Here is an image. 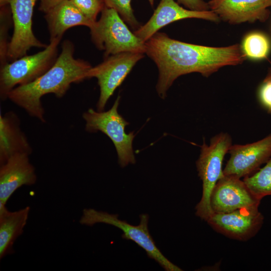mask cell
Returning a JSON list of instances; mask_svg holds the SVG:
<instances>
[{"mask_svg": "<svg viewBox=\"0 0 271 271\" xmlns=\"http://www.w3.org/2000/svg\"><path fill=\"white\" fill-rule=\"evenodd\" d=\"M140 53L124 52L109 56L89 69L87 79L95 77L100 88L97 110L102 111L109 98L136 64L144 57Z\"/></svg>", "mask_w": 271, "mask_h": 271, "instance_id": "ba28073f", "label": "cell"}, {"mask_svg": "<svg viewBox=\"0 0 271 271\" xmlns=\"http://www.w3.org/2000/svg\"><path fill=\"white\" fill-rule=\"evenodd\" d=\"M260 201L240 178L224 175L212 191L210 206L212 213H227L243 208L258 207Z\"/></svg>", "mask_w": 271, "mask_h": 271, "instance_id": "7c38bea8", "label": "cell"}, {"mask_svg": "<svg viewBox=\"0 0 271 271\" xmlns=\"http://www.w3.org/2000/svg\"><path fill=\"white\" fill-rule=\"evenodd\" d=\"M232 142L229 134L221 132L213 137L208 145L204 140L200 146V153L196 166L202 182V193L195 207V214L204 221L212 213L211 194L218 181L224 176L223 161L232 145Z\"/></svg>", "mask_w": 271, "mask_h": 271, "instance_id": "3957f363", "label": "cell"}, {"mask_svg": "<svg viewBox=\"0 0 271 271\" xmlns=\"http://www.w3.org/2000/svg\"><path fill=\"white\" fill-rule=\"evenodd\" d=\"M223 174L239 178L257 171L271 158V133L257 142L245 145H232Z\"/></svg>", "mask_w": 271, "mask_h": 271, "instance_id": "8fae6325", "label": "cell"}, {"mask_svg": "<svg viewBox=\"0 0 271 271\" xmlns=\"http://www.w3.org/2000/svg\"><path fill=\"white\" fill-rule=\"evenodd\" d=\"M75 6L90 20L96 22L98 14L105 7L104 0H71Z\"/></svg>", "mask_w": 271, "mask_h": 271, "instance_id": "603a6c76", "label": "cell"}, {"mask_svg": "<svg viewBox=\"0 0 271 271\" xmlns=\"http://www.w3.org/2000/svg\"><path fill=\"white\" fill-rule=\"evenodd\" d=\"M32 148L20 127L18 116L10 111L0 114V165L17 154L30 155Z\"/></svg>", "mask_w": 271, "mask_h": 271, "instance_id": "2e32d148", "label": "cell"}, {"mask_svg": "<svg viewBox=\"0 0 271 271\" xmlns=\"http://www.w3.org/2000/svg\"><path fill=\"white\" fill-rule=\"evenodd\" d=\"M117 214L98 211L94 209H84L79 220L84 225L92 226L96 223H105L114 226L122 231L123 239L134 242L142 248L148 256L155 260L166 271H182L180 267L167 259L157 246L148 228L149 217L147 214L140 216L138 225L129 224L125 220L118 218Z\"/></svg>", "mask_w": 271, "mask_h": 271, "instance_id": "8992f818", "label": "cell"}, {"mask_svg": "<svg viewBox=\"0 0 271 271\" xmlns=\"http://www.w3.org/2000/svg\"><path fill=\"white\" fill-rule=\"evenodd\" d=\"M145 53L158 69L156 90L163 99L181 75L197 72L207 77L224 66L240 64L246 58L237 44L222 47L206 46L174 40L160 32L145 42Z\"/></svg>", "mask_w": 271, "mask_h": 271, "instance_id": "6da1fadb", "label": "cell"}, {"mask_svg": "<svg viewBox=\"0 0 271 271\" xmlns=\"http://www.w3.org/2000/svg\"><path fill=\"white\" fill-rule=\"evenodd\" d=\"M120 97L118 96L111 108L106 111L89 108L82 114L85 130L89 132L101 131L108 136L115 148L118 162L121 168L136 163L132 149L135 137L133 131L127 133L125 126L129 123L118 112Z\"/></svg>", "mask_w": 271, "mask_h": 271, "instance_id": "52a82bcc", "label": "cell"}, {"mask_svg": "<svg viewBox=\"0 0 271 271\" xmlns=\"http://www.w3.org/2000/svg\"><path fill=\"white\" fill-rule=\"evenodd\" d=\"M114 10L104 7L100 17L90 28L91 39L104 56L124 53H145V42L132 33Z\"/></svg>", "mask_w": 271, "mask_h": 271, "instance_id": "277c9868", "label": "cell"}, {"mask_svg": "<svg viewBox=\"0 0 271 271\" xmlns=\"http://www.w3.org/2000/svg\"><path fill=\"white\" fill-rule=\"evenodd\" d=\"M30 207L27 206L11 212L6 205L0 203V258L14 253L13 246L24 231Z\"/></svg>", "mask_w": 271, "mask_h": 271, "instance_id": "ac0fdd59", "label": "cell"}, {"mask_svg": "<svg viewBox=\"0 0 271 271\" xmlns=\"http://www.w3.org/2000/svg\"><path fill=\"white\" fill-rule=\"evenodd\" d=\"M150 4L151 5V6L152 7H153L154 6V0H148Z\"/></svg>", "mask_w": 271, "mask_h": 271, "instance_id": "4316f807", "label": "cell"}, {"mask_svg": "<svg viewBox=\"0 0 271 271\" xmlns=\"http://www.w3.org/2000/svg\"><path fill=\"white\" fill-rule=\"evenodd\" d=\"M250 192L258 199L271 195V158L262 168L243 178Z\"/></svg>", "mask_w": 271, "mask_h": 271, "instance_id": "d6986e66", "label": "cell"}, {"mask_svg": "<svg viewBox=\"0 0 271 271\" xmlns=\"http://www.w3.org/2000/svg\"><path fill=\"white\" fill-rule=\"evenodd\" d=\"M37 0H8L13 23L7 59L13 61L27 54L33 47L45 48L47 45L39 40L32 29V18Z\"/></svg>", "mask_w": 271, "mask_h": 271, "instance_id": "9c48e42d", "label": "cell"}, {"mask_svg": "<svg viewBox=\"0 0 271 271\" xmlns=\"http://www.w3.org/2000/svg\"><path fill=\"white\" fill-rule=\"evenodd\" d=\"M257 98L261 107L271 115V70L258 89Z\"/></svg>", "mask_w": 271, "mask_h": 271, "instance_id": "cb8c5ba5", "label": "cell"}, {"mask_svg": "<svg viewBox=\"0 0 271 271\" xmlns=\"http://www.w3.org/2000/svg\"><path fill=\"white\" fill-rule=\"evenodd\" d=\"M73 43L64 40L61 51L54 65L34 81L16 87L8 94V98L24 109L30 116L45 122L41 98L52 93L62 97L73 83L87 79L92 66L88 62L74 57Z\"/></svg>", "mask_w": 271, "mask_h": 271, "instance_id": "7a4b0ae2", "label": "cell"}, {"mask_svg": "<svg viewBox=\"0 0 271 271\" xmlns=\"http://www.w3.org/2000/svg\"><path fill=\"white\" fill-rule=\"evenodd\" d=\"M199 19L215 23L219 17L211 10L196 11L185 9L174 0H161L149 20L133 33L144 42L162 28L175 21L185 19Z\"/></svg>", "mask_w": 271, "mask_h": 271, "instance_id": "4fadbf2b", "label": "cell"}, {"mask_svg": "<svg viewBox=\"0 0 271 271\" xmlns=\"http://www.w3.org/2000/svg\"><path fill=\"white\" fill-rule=\"evenodd\" d=\"M177 3L183 5L187 9L196 11L210 10L208 2L203 0H177Z\"/></svg>", "mask_w": 271, "mask_h": 271, "instance_id": "d4e9b609", "label": "cell"}, {"mask_svg": "<svg viewBox=\"0 0 271 271\" xmlns=\"http://www.w3.org/2000/svg\"><path fill=\"white\" fill-rule=\"evenodd\" d=\"M241 47L246 58L261 60L267 58L270 50V43L264 34L253 32L245 36Z\"/></svg>", "mask_w": 271, "mask_h": 271, "instance_id": "ffe728a7", "label": "cell"}, {"mask_svg": "<svg viewBox=\"0 0 271 271\" xmlns=\"http://www.w3.org/2000/svg\"><path fill=\"white\" fill-rule=\"evenodd\" d=\"M132 0H104L106 7L116 11L122 20L131 28L137 30L140 26L131 7Z\"/></svg>", "mask_w": 271, "mask_h": 271, "instance_id": "44dd1931", "label": "cell"}, {"mask_svg": "<svg viewBox=\"0 0 271 271\" xmlns=\"http://www.w3.org/2000/svg\"><path fill=\"white\" fill-rule=\"evenodd\" d=\"M0 59L1 67L7 63V52L9 42H8V32L12 14L9 5L1 7Z\"/></svg>", "mask_w": 271, "mask_h": 271, "instance_id": "7402d4cb", "label": "cell"}, {"mask_svg": "<svg viewBox=\"0 0 271 271\" xmlns=\"http://www.w3.org/2000/svg\"><path fill=\"white\" fill-rule=\"evenodd\" d=\"M65 0H40L39 10L46 13L54 6Z\"/></svg>", "mask_w": 271, "mask_h": 271, "instance_id": "484cf974", "label": "cell"}, {"mask_svg": "<svg viewBox=\"0 0 271 271\" xmlns=\"http://www.w3.org/2000/svg\"><path fill=\"white\" fill-rule=\"evenodd\" d=\"M258 207L243 208L227 213H212L206 221L216 231L231 239L245 241L260 229L264 217Z\"/></svg>", "mask_w": 271, "mask_h": 271, "instance_id": "30bf717a", "label": "cell"}, {"mask_svg": "<svg viewBox=\"0 0 271 271\" xmlns=\"http://www.w3.org/2000/svg\"><path fill=\"white\" fill-rule=\"evenodd\" d=\"M45 14L50 40L62 39L64 33L71 28L84 26L90 29L95 23L87 18L71 0L60 2Z\"/></svg>", "mask_w": 271, "mask_h": 271, "instance_id": "e0dca14e", "label": "cell"}, {"mask_svg": "<svg viewBox=\"0 0 271 271\" xmlns=\"http://www.w3.org/2000/svg\"><path fill=\"white\" fill-rule=\"evenodd\" d=\"M61 38L50 40V43L41 51L31 55H25L1 67L0 97L8 98V94L17 86L30 83L47 71L55 63Z\"/></svg>", "mask_w": 271, "mask_h": 271, "instance_id": "5b68a950", "label": "cell"}, {"mask_svg": "<svg viewBox=\"0 0 271 271\" xmlns=\"http://www.w3.org/2000/svg\"><path fill=\"white\" fill-rule=\"evenodd\" d=\"M210 10L231 24L264 22L269 17L271 0H210Z\"/></svg>", "mask_w": 271, "mask_h": 271, "instance_id": "5bb4252c", "label": "cell"}, {"mask_svg": "<svg viewBox=\"0 0 271 271\" xmlns=\"http://www.w3.org/2000/svg\"><path fill=\"white\" fill-rule=\"evenodd\" d=\"M29 157L26 154H17L0 165V203L6 205L18 189L36 183L35 168Z\"/></svg>", "mask_w": 271, "mask_h": 271, "instance_id": "9a60e30c", "label": "cell"}]
</instances>
